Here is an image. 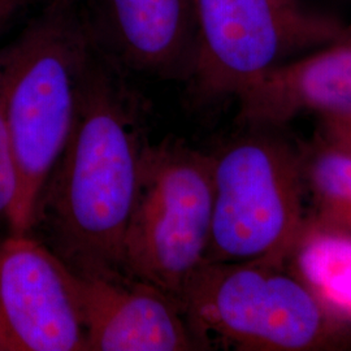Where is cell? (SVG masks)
Listing matches in <instances>:
<instances>
[{
    "instance_id": "6da1fadb",
    "label": "cell",
    "mask_w": 351,
    "mask_h": 351,
    "mask_svg": "<svg viewBox=\"0 0 351 351\" xmlns=\"http://www.w3.org/2000/svg\"><path fill=\"white\" fill-rule=\"evenodd\" d=\"M145 145L130 101L91 58L71 136L32 226L43 229V243L77 275L128 276L123 246Z\"/></svg>"
},
{
    "instance_id": "7a4b0ae2",
    "label": "cell",
    "mask_w": 351,
    "mask_h": 351,
    "mask_svg": "<svg viewBox=\"0 0 351 351\" xmlns=\"http://www.w3.org/2000/svg\"><path fill=\"white\" fill-rule=\"evenodd\" d=\"M78 0H49L1 49L5 108L17 172L11 234H29L39 197L75 123L93 51Z\"/></svg>"
},
{
    "instance_id": "3957f363",
    "label": "cell",
    "mask_w": 351,
    "mask_h": 351,
    "mask_svg": "<svg viewBox=\"0 0 351 351\" xmlns=\"http://www.w3.org/2000/svg\"><path fill=\"white\" fill-rule=\"evenodd\" d=\"M177 301L201 350H330L349 337L348 322L330 314L285 264L204 262Z\"/></svg>"
},
{
    "instance_id": "277c9868",
    "label": "cell",
    "mask_w": 351,
    "mask_h": 351,
    "mask_svg": "<svg viewBox=\"0 0 351 351\" xmlns=\"http://www.w3.org/2000/svg\"><path fill=\"white\" fill-rule=\"evenodd\" d=\"M282 129L247 128L213 154V211L204 262L285 264L308 223L301 151Z\"/></svg>"
},
{
    "instance_id": "5b68a950",
    "label": "cell",
    "mask_w": 351,
    "mask_h": 351,
    "mask_svg": "<svg viewBox=\"0 0 351 351\" xmlns=\"http://www.w3.org/2000/svg\"><path fill=\"white\" fill-rule=\"evenodd\" d=\"M213 211V155L178 139L146 142L123 246L124 272L177 300L204 263Z\"/></svg>"
},
{
    "instance_id": "8992f818",
    "label": "cell",
    "mask_w": 351,
    "mask_h": 351,
    "mask_svg": "<svg viewBox=\"0 0 351 351\" xmlns=\"http://www.w3.org/2000/svg\"><path fill=\"white\" fill-rule=\"evenodd\" d=\"M193 11L188 80L201 101L239 98L290 53L320 47L345 27L277 0H193Z\"/></svg>"
},
{
    "instance_id": "52a82bcc",
    "label": "cell",
    "mask_w": 351,
    "mask_h": 351,
    "mask_svg": "<svg viewBox=\"0 0 351 351\" xmlns=\"http://www.w3.org/2000/svg\"><path fill=\"white\" fill-rule=\"evenodd\" d=\"M0 351H88L66 265L30 234L0 242Z\"/></svg>"
},
{
    "instance_id": "ba28073f",
    "label": "cell",
    "mask_w": 351,
    "mask_h": 351,
    "mask_svg": "<svg viewBox=\"0 0 351 351\" xmlns=\"http://www.w3.org/2000/svg\"><path fill=\"white\" fill-rule=\"evenodd\" d=\"M66 281L86 332L88 351L201 350L178 301L134 277L82 276Z\"/></svg>"
},
{
    "instance_id": "9c48e42d",
    "label": "cell",
    "mask_w": 351,
    "mask_h": 351,
    "mask_svg": "<svg viewBox=\"0 0 351 351\" xmlns=\"http://www.w3.org/2000/svg\"><path fill=\"white\" fill-rule=\"evenodd\" d=\"M237 101L245 128L282 129L308 114L351 116V25L326 45L277 65Z\"/></svg>"
},
{
    "instance_id": "30bf717a",
    "label": "cell",
    "mask_w": 351,
    "mask_h": 351,
    "mask_svg": "<svg viewBox=\"0 0 351 351\" xmlns=\"http://www.w3.org/2000/svg\"><path fill=\"white\" fill-rule=\"evenodd\" d=\"M120 58L160 77L188 78L194 49L193 0H101Z\"/></svg>"
},
{
    "instance_id": "8fae6325",
    "label": "cell",
    "mask_w": 351,
    "mask_h": 351,
    "mask_svg": "<svg viewBox=\"0 0 351 351\" xmlns=\"http://www.w3.org/2000/svg\"><path fill=\"white\" fill-rule=\"evenodd\" d=\"M326 310L351 320V233L308 220L289 261Z\"/></svg>"
},
{
    "instance_id": "7c38bea8",
    "label": "cell",
    "mask_w": 351,
    "mask_h": 351,
    "mask_svg": "<svg viewBox=\"0 0 351 351\" xmlns=\"http://www.w3.org/2000/svg\"><path fill=\"white\" fill-rule=\"evenodd\" d=\"M300 151L306 191L316 208L311 220L351 233V156L317 137Z\"/></svg>"
},
{
    "instance_id": "4fadbf2b",
    "label": "cell",
    "mask_w": 351,
    "mask_h": 351,
    "mask_svg": "<svg viewBox=\"0 0 351 351\" xmlns=\"http://www.w3.org/2000/svg\"><path fill=\"white\" fill-rule=\"evenodd\" d=\"M17 172L13 158L12 142L5 108V80L3 53L0 50V217L8 223L17 198Z\"/></svg>"
},
{
    "instance_id": "5bb4252c",
    "label": "cell",
    "mask_w": 351,
    "mask_h": 351,
    "mask_svg": "<svg viewBox=\"0 0 351 351\" xmlns=\"http://www.w3.org/2000/svg\"><path fill=\"white\" fill-rule=\"evenodd\" d=\"M316 137L351 156V116L317 117Z\"/></svg>"
},
{
    "instance_id": "9a60e30c",
    "label": "cell",
    "mask_w": 351,
    "mask_h": 351,
    "mask_svg": "<svg viewBox=\"0 0 351 351\" xmlns=\"http://www.w3.org/2000/svg\"><path fill=\"white\" fill-rule=\"evenodd\" d=\"M49 0H0V32L12 24L26 11Z\"/></svg>"
},
{
    "instance_id": "2e32d148",
    "label": "cell",
    "mask_w": 351,
    "mask_h": 351,
    "mask_svg": "<svg viewBox=\"0 0 351 351\" xmlns=\"http://www.w3.org/2000/svg\"><path fill=\"white\" fill-rule=\"evenodd\" d=\"M277 1L281 3L285 7H289V8H300L301 7L297 0H277Z\"/></svg>"
}]
</instances>
